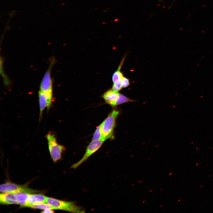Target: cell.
Segmentation results:
<instances>
[{
    "instance_id": "cell-1",
    "label": "cell",
    "mask_w": 213,
    "mask_h": 213,
    "mask_svg": "<svg viewBox=\"0 0 213 213\" xmlns=\"http://www.w3.org/2000/svg\"><path fill=\"white\" fill-rule=\"evenodd\" d=\"M120 114L119 111L114 110L100 124L102 137L101 140L104 141L114 138L113 132L116 125V120Z\"/></svg>"
},
{
    "instance_id": "cell-2",
    "label": "cell",
    "mask_w": 213,
    "mask_h": 213,
    "mask_svg": "<svg viewBox=\"0 0 213 213\" xmlns=\"http://www.w3.org/2000/svg\"><path fill=\"white\" fill-rule=\"evenodd\" d=\"M46 203L53 206L55 210H61L75 213L85 212L82 208L72 201H66L47 197Z\"/></svg>"
},
{
    "instance_id": "cell-3",
    "label": "cell",
    "mask_w": 213,
    "mask_h": 213,
    "mask_svg": "<svg viewBox=\"0 0 213 213\" xmlns=\"http://www.w3.org/2000/svg\"><path fill=\"white\" fill-rule=\"evenodd\" d=\"M46 137L51 156L54 162H57L61 158L65 148L64 146L58 143L54 133L52 131H49Z\"/></svg>"
},
{
    "instance_id": "cell-4",
    "label": "cell",
    "mask_w": 213,
    "mask_h": 213,
    "mask_svg": "<svg viewBox=\"0 0 213 213\" xmlns=\"http://www.w3.org/2000/svg\"><path fill=\"white\" fill-rule=\"evenodd\" d=\"M1 192L11 193H35L41 192L38 190L31 189L26 185H20L10 182L1 184L0 186Z\"/></svg>"
},
{
    "instance_id": "cell-5",
    "label": "cell",
    "mask_w": 213,
    "mask_h": 213,
    "mask_svg": "<svg viewBox=\"0 0 213 213\" xmlns=\"http://www.w3.org/2000/svg\"><path fill=\"white\" fill-rule=\"evenodd\" d=\"M104 141L101 140L92 141L87 146L85 152L81 159L72 165L71 168L75 169L86 161L101 146Z\"/></svg>"
},
{
    "instance_id": "cell-6",
    "label": "cell",
    "mask_w": 213,
    "mask_h": 213,
    "mask_svg": "<svg viewBox=\"0 0 213 213\" xmlns=\"http://www.w3.org/2000/svg\"><path fill=\"white\" fill-rule=\"evenodd\" d=\"M38 99L40 107V119L42 116L43 112L46 108L49 109L53 100V93L43 92L39 91Z\"/></svg>"
},
{
    "instance_id": "cell-7",
    "label": "cell",
    "mask_w": 213,
    "mask_h": 213,
    "mask_svg": "<svg viewBox=\"0 0 213 213\" xmlns=\"http://www.w3.org/2000/svg\"><path fill=\"white\" fill-rule=\"evenodd\" d=\"M52 62L45 72L41 82L40 87V91H41L53 93L51 73V67L53 64Z\"/></svg>"
},
{
    "instance_id": "cell-8",
    "label": "cell",
    "mask_w": 213,
    "mask_h": 213,
    "mask_svg": "<svg viewBox=\"0 0 213 213\" xmlns=\"http://www.w3.org/2000/svg\"><path fill=\"white\" fill-rule=\"evenodd\" d=\"M119 94L118 92L111 89L105 92L102 95V97L106 103L112 107H114Z\"/></svg>"
},
{
    "instance_id": "cell-9",
    "label": "cell",
    "mask_w": 213,
    "mask_h": 213,
    "mask_svg": "<svg viewBox=\"0 0 213 213\" xmlns=\"http://www.w3.org/2000/svg\"><path fill=\"white\" fill-rule=\"evenodd\" d=\"M37 193L30 194L26 207L31 205L46 203L47 197L42 194Z\"/></svg>"
},
{
    "instance_id": "cell-10",
    "label": "cell",
    "mask_w": 213,
    "mask_h": 213,
    "mask_svg": "<svg viewBox=\"0 0 213 213\" xmlns=\"http://www.w3.org/2000/svg\"><path fill=\"white\" fill-rule=\"evenodd\" d=\"M0 203L5 205L18 204L14 194L7 192L0 193Z\"/></svg>"
},
{
    "instance_id": "cell-11",
    "label": "cell",
    "mask_w": 213,
    "mask_h": 213,
    "mask_svg": "<svg viewBox=\"0 0 213 213\" xmlns=\"http://www.w3.org/2000/svg\"><path fill=\"white\" fill-rule=\"evenodd\" d=\"M18 203L21 206L26 207L30 194L25 193H13Z\"/></svg>"
},
{
    "instance_id": "cell-12",
    "label": "cell",
    "mask_w": 213,
    "mask_h": 213,
    "mask_svg": "<svg viewBox=\"0 0 213 213\" xmlns=\"http://www.w3.org/2000/svg\"><path fill=\"white\" fill-rule=\"evenodd\" d=\"M125 56L121 60L117 70L113 74L112 76V80L113 83L118 81H121V79L123 76L122 73L120 71L121 68L123 64Z\"/></svg>"
},
{
    "instance_id": "cell-13",
    "label": "cell",
    "mask_w": 213,
    "mask_h": 213,
    "mask_svg": "<svg viewBox=\"0 0 213 213\" xmlns=\"http://www.w3.org/2000/svg\"><path fill=\"white\" fill-rule=\"evenodd\" d=\"M28 207L43 209V210L46 209L55 210L53 206L46 203L32 204L30 205Z\"/></svg>"
},
{
    "instance_id": "cell-14",
    "label": "cell",
    "mask_w": 213,
    "mask_h": 213,
    "mask_svg": "<svg viewBox=\"0 0 213 213\" xmlns=\"http://www.w3.org/2000/svg\"><path fill=\"white\" fill-rule=\"evenodd\" d=\"M134 101L126 97L124 95L120 93L118 98L116 102L115 106L122 104Z\"/></svg>"
},
{
    "instance_id": "cell-15",
    "label": "cell",
    "mask_w": 213,
    "mask_h": 213,
    "mask_svg": "<svg viewBox=\"0 0 213 213\" xmlns=\"http://www.w3.org/2000/svg\"><path fill=\"white\" fill-rule=\"evenodd\" d=\"M102 137L101 126L100 125L96 130L92 137V141L101 140Z\"/></svg>"
},
{
    "instance_id": "cell-16",
    "label": "cell",
    "mask_w": 213,
    "mask_h": 213,
    "mask_svg": "<svg viewBox=\"0 0 213 213\" xmlns=\"http://www.w3.org/2000/svg\"><path fill=\"white\" fill-rule=\"evenodd\" d=\"M122 88L121 81H118L113 83L112 89L115 91L118 92Z\"/></svg>"
},
{
    "instance_id": "cell-17",
    "label": "cell",
    "mask_w": 213,
    "mask_h": 213,
    "mask_svg": "<svg viewBox=\"0 0 213 213\" xmlns=\"http://www.w3.org/2000/svg\"><path fill=\"white\" fill-rule=\"evenodd\" d=\"M121 83L122 88H126L129 86L130 85V83L129 79L123 76L122 78Z\"/></svg>"
},
{
    "instance_id": "cell-18",
    "label": "cell",
    "mask_w": 213,
    "mask_h": 213,
    "mask_svg": "<svg viewBox=\"0 0 213 213\" xmlns=\"http://www.w3.org/2000/svg\"><path fill=\"white\" fill-rule=\"evenodd\" d=\"M53 209H46L45 210H43V211L41 212L42 213H54V211L53 210Z\"/></svg>"
}]
</instances>
